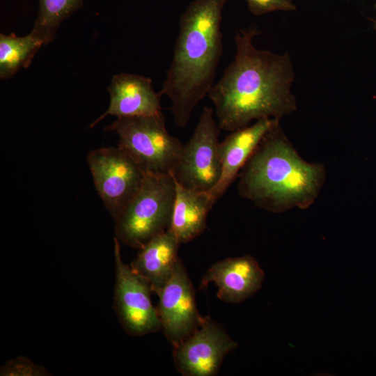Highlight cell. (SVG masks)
I'll use <instances>...</instances> for the list:
<instances>
[{
    "instance_id": "6da1fadb",
    "label": "cell",
    "mask_w": 376,
    "mask_h": 376,
    "mask_svg": "<svg viewBox=\"0 0 376 376\" xmlns=\"http://www.w3.org/2000/svg\"><path fill=\"white\" fill-rule=\"evenodd\" d=\"M260 33L256 26L236 32L234 58L207 94L219 130L231 132L263 118L280 120L297 109L290 56L257 49L253 40Z\"/></svg>"
},
{
    "instance_id": "7a4b0ae2",
    "label": "cell",
    "mask_w": 376,
    "mask_h": 376,
    "mask_svg": "<svg viewBox=\"0 0 376 376\" xmlns=\"http://www.w3.org/2000/svg\"><path fill=\"white\" fill-rule=\"evenodd\" d=\"M226 0H194L182 13L162 94L170 100L175 125L186 127L214 85L223 54L221 21Z\"/></svg>"
},
{
    "instance_id": "3957f363",
    "label": "cell",
    "mask_w": 376,
    "mask_h": 376,
    "mask_svg": "<svg viewBox=\"0 0 376 376\" xmlns=\"http://www.w3.org/2000/svg\"><path fill=\"white\" fill-rule=\"evenodd\" d=\"M240 196L271 212L306 209L324 183L322 164L301 157L278 122L263 138L239 175Z\"/></svg>"
},
{
    "instance_id": "277c9868",
    "label": "cell",
    "mask_w": 376,
    "mask_h": 376,
    "mask_svg": "<svg viewBox=\"0 0 376 376\" xmlns=\"http://www.w3.org/2000/svg\"><path fill=\"white\" fill-rule=\"evenodd\" d=\"M176 193L172 174L147 173L131 201L114 220L115 234L120 242L141 249L171 226Z\"/></svg>"
},
{
    "instance_id": "5b68a950",
    "label": "cell",
    "mask_w": 376,
    "mask_h": 376,
    "mask_svg": "<svg viewBox=\"0 0 376 376\" xmlns=\"http://www.w3.org/2000/svg\"><path fill=\"white\" fill-rule=\"evenodd\" d=\"M118 136V146L146 173L172 174L183 144L166 129L162 113L117 118L107 127Z\"/></svg>"
},
{
    "instance_id": "8992f818",
    "label": "cell",
    "mask_w": 376,
    "mask_h": 376,
    "mask_svg": "<svg viewBox=\"0 0 376 376\" xmlns=\"http://www.w3.org/2000/svg\"><path fill=\"white\" fill-rule=\"evenodd\" d=\"M219 128L214 109L204 107L189 140L183 144L172 175L180 186L208 192L221 174L219 156Z\"/></svg>"
},
{
    "instance_id": "52a82bcc",
    "label": "cell",
    "mask_w": 376,
    "mask_h": 376,
    "mask_svg": "<svg viewBox=\"0 0 376 376\" xmlns=\"http://www.w3.org/2000/svg\"><path fill=\"white\" fill-rule=\"evenodd\" d=\"M87 163L95 189L115 220L139 191L147 173L118 146L91 150Z\"/></svg>"
},
{
    "instance_id": "ba28073f",
    "label": "cell",
    "mask_w": 376,
    "mask_h": 376,
    "mask_svg": "<svg viewBox=\"0 0 376 376\" xmlns=\"http://www.w3.org/2000/svg\"><path fill=\"white\" fill-rule=\"evenodd\" d=\"M116 283L113 308L124 330L130 336H141L162 329L157 308L151 300L148 283L125 264L121 257L120 241L115 237Z\"/></svg>"
},
{
    "instance_id": "9c48e42d",
    "label": "cell",
    "mask_w": 376,
    "mask_h": 376,
    "mask_svg": "<svg viewBox=\"0 0 376 376\" xmlns=\"http://www.w3.org/2000/svg\"><path fill=\"white\" fill-rule=\"evenodd\" d=\"M237 347L219 323L204 317L194 332L173 347L174 364L183 376H214L225 357Z\"/></svg>"
},
{
    "instance_id": "30bf717a",
    "label": "cell",
    "mask_w": 376,
    "mask_h": 376,
    "mask_svg": "<svg viewBox=\"0 0 376 376\" xmlns=\"http://www.w3.org/2000/svg\"><path fill=\"white\" fill-rule=\"evenodd\" d=\"M157 295L159 301L156 308L162 329L175 347L194 332L204 318L197 309L194 290L180 258Z\"/></svg>"
},
{
    "instance_id": "8fae6325",
    "label": "cell",
    "mask_w": 376,
    "mask_h": 376,
    "mask_svg": "<svg viewBox=\"0 0 376 376\" xmlns=\"http://www.w3.org/2000/svg\"><path fill=\"white\" fill-rule=\"evenodd\" d=\"M265 273L251 256L228 258L214 263L203 276L199 290L213 282L218 288L217 297L226 303L238 304L261 287Z\"/></svg>"
},
{
    "instance_id": "7c38bea8",
    "label": "cell",
    "mask_w": 376,
    "mask_h": 376,
    "mask_svg": "<svg viewBox=\"0 0 376 376\" xmlns=\"http://www.w3.org/2000/svg\"><path fill=\"white\" fill-rule=\"evenodd\" d=\"M108 91L110 95L109 106L90 125V127H93L109 115L124 118L162 113V94L155 91L149 77L125 72L115 75Z\"/></svg>"
},
{
    "instance_id": "4fadbf2b",
    "label": "cell",
    "mask_w": 376,
    "mask_h": 376,
    "mask_svg": "<svg viewBox=\"0 0 376 376\" xmlns=\"http://www.w3.org/2000/svg\"><path fill=\"white\" fill-rule=\"evenodd\" d=\"M279 120L263 118L230 132L219 143L220 179L208 194L215 203L234 182L264 136Z\"/></svg>"
},
{
    "instance_id": "5bb4252c",
    "label": "cell",
    "mask_w": 376,
    "mask_h": 376,
    "mask_svg": "<svg viewBox=\"0 0 376 376\" xmlns=\"http://www.w3.org/2000/svg\"><path fill=\"white\" fill-rule=\"evenodd\" d=\"M180 242L169 230L153 237L141 249L131 268L146 281L156 295L173 274L180 259Z\"/></svg>"
},
{
    "instance_id": "9a60e30c",
    "label": "cell",
    "mask_w": 376,
    "mask_h": 376,
    "mask_svg": "<svg viewBox=\"0 0 376 376\" xmlns=\"http://www.w3.org/2000/svg\"><path fill=\"white\" fill-rule=\"evenodd\" d=\"M214 205L207 192L189 189L176 183L175 198L169 230L181 244L194 240L205 230L207 214Z\"/></svg>"
},
{
    "instance_id": "2e32d148",
    "label": "cell",
    "mask_w": 376,
    "mask_h": 376,
    "mask_svg": "<svg viewBox=\"0 0 376 376\" xmlns=\"http://www.w3.org/2000/svg\"><path fill=\"white\" fill-rule=\"evenodd\" d=\"M43 42L31 32L22 37L0 35V77L7 79L31 63Z\"/></svg>"
},
{
    "instance_id": "e0dca14e",
    "label": "cell",
    "mask_w": 376,
    "mask_h": 376,
    "mask_svg": "<svg viewBox=\"0 0 376 376\" xmlns=\"http://www.w3.org/2000/svg\"><path fill=\"white\" fill-rule=\"evenodd\" d=\"M84 0H39V8L31 31L47 45L52 42L61 23L79 9Z\"/></svg>"
},
{
    "instance_id": "ac0fdd59",
    "label": "cell",
    "mask_w": 376,
    "mask_h": 376,
    "mask_svg": "<svg viewBox=\"0 0 376 376\" xmlns=\"http://www.w3.org/2000/svg\"><path fill=\"white\" fill-rule=\"evenodd\" d=\"M1 376H49L44 367L37 365L31 359L19 356L6 362L0 369Z\"/></svg>"
},
{
    "instance_id": "d6986e66",
    "label": "cell",
    "mask_w": 376,
    "mask_h": 376,
    "mask_svg": "<svg viewBox=\"0 0 376 376\" xmlns=\"http://www.w3.org/2000/svg\"><path fill=\"white\" fill-rule=\"evenodd\" d=\"M249 10L255 15L274 11H294L297 6L292 0H246Z\"/></svg>"
},
{
    "instance_id": "ffe728a7",
    "label": "cell",
    "mask_w": 376,
    "mask_h": 376,
    "mask_svg": "<svg viewBox=\"0 0 376 376\" xmlns=\"http://www.w3.org/2000/svg\"><path fill=\"white\" fill-rule=\"evenodd\" d=\"M375 8H376V6H375ZM374 29H376V19L374 21Z\"/></svg>"
}]
</instances>
